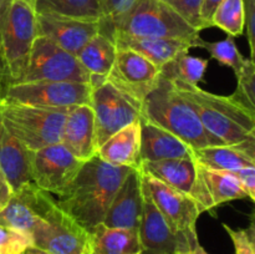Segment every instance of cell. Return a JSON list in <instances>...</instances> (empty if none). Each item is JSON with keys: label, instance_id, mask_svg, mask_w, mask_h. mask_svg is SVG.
I'll return each instance as SVG.
<instances>
[{"label": "cell", "instance_id": "cell-1", "mask_svg": "<svg viewBox=\"0 0 255 254\" xmlns=\"http://www.w3.org/2000/svg\"><path fill=\"white\" fill-rule=\"evenodd\" d=\"M131 167L114 166L99 156L82 164L69 188L59 197L57 204L84 228L101 224L107 209Z\"/></svg>", "mask_w": 255, "mask_h": 254}, {"label": "cell", "instance_id": "cell-2", "mask_svg": "<svg viewBox=\"0 0 255 254\" xmlns=\"http://www.w3.org/2000/svg\"><path fill=\"white\" fill-rule=\"evenodd\" d=\"M177 92L186 100L201 120L204 128L224 144L255 141V115L229 96L204 91L198 85L172 81Z\"/></svg>", "mask_w": 255, "mask_h": 254}, {"label": "cell", "instance_id": "cell-3", "mask_svg": "<svg viewBox=\"0 0 255 254\" xmlns=\"http://www.w3.org/2000/svg\"><path fill=\"white\" fill-rule=\"evenodd\" d=\"M141 117L176 134L193 149L224 146L223 141L204 128L194 110L177 92L173 82L162 76L156 89L142 102Z\"/></svg>", "mask_w": 255, "mask_h": 254}, {"label": "cell", "instance_id": "cell-4", "mask_svg": "<svg viewBox=\"0 0 255 254\" xmlns=\"http://www.w3.org/2000/svg\"><path fill=\"white\" fill-rule=\"evenodd\" d=\"M37 36L34 0H12L0 30V95L21 81Z\"/></svg>", "mask_w": 255, "mask_h": 254}, {"label": "cell", "instance_id": "cell-5", "mask_svg": "<svg viewBox=\"0 0 255 254\" xmlns=\"http://www.w3.org/2000/svg\"><path fill=\"white\" fill-rule=\"evenodd\" d=\"M69 110L0 101V120L12 136L29 149L36 151L61 142Z\"/></svg>", "mask_w": 255, "mask_h": 254}, {"label": "cell", "instance_id": "cell-6", "mask_svg": "<svg viewBox=\"0 0 255 254\" xmlns=\"http://www.w3.org/2000/svg\"><path fill=\"white\" fill-rule=\"evenodd\" d=\"M114 32L138 37H166L193 44L199 31L162 0H136L114 24Z\"/></svg>", "mask_w": 255, "mask_h": 254}, {"label": "cell", "instance_id": "cell-7", "mask_svg": "<svg viewBox=\"0 0 255 254\" xmlns=\"http://www.w3.org/2000/svg\"><path fill=\"white\" fill-rule=\"evenodd\" d=\"M30 236L34 248L49 254L91 253V232L60 208L56 199L49 204Z\"/></svg>", "mask_w": 255, "mask_h": 254}, {"label": "cell", "instance_id": "cell-8", "mask_svg": "<svg viewBox=\"0 0 255 254\" xmlns=\"http://www.w3.org/2000/svg\"><path fill=\"white\" fill-rule=\"evenodd\" d=\"M92 86L89 82L34 81L5 87L0 101L50 109H72L90 105Z\"/></svg>", "mask_w": 255, "mask_h": 254}, {"label": "cell", "instance_id": "cell-9", "mask_svg": "<svg viewBox=\"0 0 255 254\" xmlns=\"http://www.w3.org/2000/svg\"><path fill=\"white\" fill-rule=\"evenodd\" d=\"M90 106L94 111L97 149L112 134L139 120L142 112V102L109 81L92 89Z\"/></svg>", "mask_w": 255, "mask_h": 254}, {"label": "cell", "instance_id": "cell-10", "mask_svg": "<svg viewBox=\"0 0 255 254\" xmlns=\"http://www.w3.org/2000/svg\"><path fill=\"white\" fill-rule=\"evenodd\" d=\"M34 81H74L90 84L91 77L76 56L62 50L51 40L36 36L26 70L20 82Z\"/></svg>", "mask_w": 255, "mask_h": 254}, {"label": "cell", "instance_id": "cell-11", "mask_svg": "<svg viewBox=\"0 0 255 254\" xmlns=\"http://www.w3.org/2000/svg\"><path fill=\"white\" fill-rule=\"evenodd\" d=\"M138 168L142 173L191 197L196 202L199 213L216 208L202 173V166L194 158L141 162Z\"/></svg>", "mask_w": 255, "mask_h": 254}, {"label": "cell", "instance_id": "cell-12", "mask_svg": "<svg viewBox=\"0 0 255 254\" xmlns=\"http://www.w3.org/2000/svg\"><path fill=\"white\" fill-rule=\"evenodd\" d=\"M138 239L141 254H186L199 244L197 233L177 232L169 226L144 187Z\"/></svg>", "mask_w": 255, "mask_h": 254}, {"label": "cell", "instance_id": "cell-13", "mask_svg": "<svg viewBox=\"0 0 255 254\" xmlns=\"http://www.w3.org/2000/svg\"><path fill=\"white\" fill-rule=\"evenodd\" d=\"M85 162L76 158L64 144H50L32 152L31 182L50 194L61 196Z\"/></svg>", "mask_w": 255, "mask_h": 254}, {"label": "cell", "instance_id": "cell-14", "mask_svg": "<svg viewBox=\"0 0 255 254\" xmlns=\"http://www.w3.org/2000/svg\"><path fill=\"white\" fill-rule=\"evenodd\" d=\"M161 79V70L131 49H117L115 62L106 81L133 99L143 100L153 91Z\"/></svg>", "mask_w": 255, "mask_h": 254}, {"label": "cell", "instance_id": "cell-15", "mask_svg": "<svg viewBox=\"0 0 255 254\" xmlns=\"http://www.w3.org/2000/svg\"><path fill=\"white\" fill-rule=\"evenodd\" d=\"M142 182L152 202L174 231L197 233L196 223L201 213L191 197L148 174L142 173Z\"/></svg>", "mask_w": 255, "mask_h": 254}, {"label": "cell", "instance_id": "cell-16", "mask_svg": "<svg viewBox=\"0 0 255 254\" xmlns=\"http://www.w3.org/2000/svg\"><path fill=\"white\" fill-rule=\"evenodd\" d=\"M54 199L32 182L25 183L12 192L7 204L0 212V226L30 234Z\"/></svg>", "mask_w": 255, "mask_h": 254}, {"label": "cell", "instance_id": "cell-17", "mask_svg": "<svg viewBox=\"0 0 255 254\" xmlns=\"http://www.w3.org/2000/svg\"><path fill=\"white\" fill-rule=\"evenodd\" d=\"M37 14V12H36ZM100 32V21L60 15L37 14V36H44L76 56L80 50Z\"/></svg>", "mask_w": 255, "mask_h": 254}, {"label": "cell", "instance_id": "cell-18", "mask_svg": "<svg viewBox=\"0 0 255 254\" xmlns=\"http://www.w3.org/2000/svg\"><path fill=\"white\" fill-rule=\"evenodd\" d=\"M143 211V183L139 168H132L117 189L102 224L109 228L138 232Z\"/></svg>", "mask_w": 255, "mask_h": 254}, {"label": "cell", "instance_id": "cell-19", "mask_svg": "<svg viewBox=\"0 0 255 254\" xmlns=\"http://www.w3.org/2000/svg\"><path fill=\"white\" fill-rule=\"evenodd\" d=\"M61 143L76 158L86 162L97 154L95 117L90 105L72 107L67 112Z\"/></svg>", "mask_w": 255, "mask_h": 254}, {"label": "cell", "instance_id": "cell-20", "mask_svg": "<svg viewBox=\"0 0 255 254\" xmlns=\"http://www.w3.org/2000/svg\"><path fill=\"white\" fill-rule=\"evenodd\" d=\"M141 125V162L159 161L168 158H194L193 148L176 134L162 128L158 125L139 117Z\"/></svg>", "mask_w": 255, "mask_h": 254}, {"label": "cell", "instance_id": "cell-21", "mask_svg": "<svg viewBox=\"0 0 255 254\" xmlns=\"http://www.w3.org/2000/svg\"><path fill=\"white\" fill-rule=\"evenodd\" d=\"M32 152L12 136L0 120V169L12 191L31 182Z\"/></svg>", "mask_w": 255, "mask_h": 254}, {"label": "cell", "instance_id": "cell-22", "mask_svg": "<svg viewBox=\"0 0 255 254\" xmlns=\"http://www.w3.org/2000/svg\"><path fill=\"white\" fill-rule=\"evenodd\" d=\"M141 148V125L139 120L112 134L97 149V156L102 161L114 166L138 168Z\"/></svg>", "mask_w": 255, "mask_h": 254}, {"label": "cell", "instance_id": "cell-23", "mask_svg": "<svg viewBox=\"0 0 255 254\" xmlns=\"http://www.w3.org/2000/svg\"><path fill=\"white\" fill-rule=\"evenodd\" d=\"M193 157L201 166L213 171L255 167V141L194 149Z\"/></svg>", "mask_w": 255, "mask_h": 254}, {"label": "cell", "instance_id": "cell-24", "mask_svg": "<svg viewBox=\"0 0 255 254\" xmlns=\"http://www.w3.org/2000/svg\"><path fill=\"white\" fill-rule=\"evenodd\" d=\"M117 49H131L146 57L159 70L182 51H189L192 44L184 40L166 37H138L115 35Z\"/></svg>", "mask_w": 255, "mask_h": 254}, {"label": "cell", "instance_id": "cell-25", "mask_svg": "<svg viewBox=\"0 0 255 254\" xmlns=\"http://www.w3.org/2000/svg\"><path fill=\"white\" fill-rule=\"evenodd\" d=\"M116 52L115 39L99 32L76 55L77 60L91 77L90 84L92 89L106 81L115 62Z\"/></svg>", "mask_w": 255, "mask_h": 254}, {"label": "cell", "instance_id": "cell-26", "mask_svg": "<svg viewBox=\"0 0 255 254\" xmlns=\"http://www.w3.org/2000/svg\"><path fill=\"white\" fill-rule=\"evenodd\" d=\"M91 234L90 254H141L138 232L109 228L101 223L92 229Z\"/></svg>", "mask_w": 255, "mask_h": 254}, {"label": "cell", "instance_id": "cell-27", "mask_svg": "<svg viewBox=\"0 0 255 254\" xmlns=\"http://www.w3.org/2000/svg\"><path fill=\"white\" fill-rule=\"evenodd\" d=\"M37 14L60 15L82 20L104 19L100 0H35Z\"/></svg>", "mask_w": 255, "mask_h": 254}, {"label": "cell", "instance_id": "cell-28", "mask_svg": "<svg viewBox=\"0 0 255 254\" xmlns=\"http://www.w3.org/2000/svg\"><path fill=\"white\" fill-rule=\"evenodd\" d=\"M209 60L193 56L189 51L179 52L161 69V76L171 81L198 85L204 80Z\"/></svg>", "mask_w": 255, "mask_h": 254}, {"label": "cell", "instance_id": "cell-29", "mask_svg": "<svg viewBox=\"0 0 255 254\" xmlns=\"http://www.w3.org/2000/svg\"><path fill=\"white\" fill-rule=\"evenodd\" d=\"M202 173H203L207 187L216 207L227 202L249 199V196L241 182L229 172L213 171V169H208L202 166Z\"/></svg>", "mask_w": 255, "mask_h": 254}, {"label": "cell", "instance_id": "cell-30", "mask_svg": "<svg viewBox=\"0 0 255 254\" xmlns=\"http://www.w3.org/2000/svg\"><path fill=\"white\" fill-rule=\"evenodd\" d=\"M192 47H201V49L207 50L212 59L217 60L219 64L224 66L231 67L236 76L242 71L247 62V57H244L239 51L234 37L229 35L221 41H206L199 35L193 41Z\"/></svg>", "mask_w": 255, "mask_h": 254}, {"label": "cell", "instance_id": "cell-31", "mask_svg": "<svg viewBox=\"0 0 255 254\" xmlns=\"http://www.w3.org/2000/svg\"><path fill=\"white\" fill-rule=\"evenodd\" d=\"M213 26L229 36H241L244 32V0H223L212 16L211 27Z\"/></svg>", "mask_w": 255, "mask_h": 254}, {"label": "cell", "instance_id": "cell-32", "mask_svg": "<svg viewBox=\"0 0 255 254\" xmlns=\"http://www.w3.org/2000/svg\"><path fill=\"white\" fill-rule=\"evenodd\" d=\"M237 89L229 95L233 101L255 115V64L251 57L247 59L242 71L237 75Z\"/></svg>", "mask_w": 255, "mask_h": 254}, {"label": "cell", "instance_id": "cell-33", "mask_svg": "<svg viewBox=\"0 0 255 254\" xmlns=\"http://www.w3.org/2000/svg\"><path fill=\"white\" fill-rule=\"evenodd\" d=\"M32 247L30 234L0 226V254H25Z\"/></svg>", "mask_w": 255, "mask_h": 254}, {"label": "cell", "instance_id": "cell-34", "mask_svg": "<svg viewBox=\"0 0 255 254\" xmlns=\"http://www.w3.org/2000/svg\"><path fill=\"white\" fill-rule=\"evenodd\" d=\"M136 0H100L104 19L100 21V32L115 39L114 24L132 6Z\"/></svg>", "mask_w": 255, "mask_h": 254}, {"label": "cell", "instance_id": "cell-35", "mask_svg": "<svg viewBox=\"0 0 255 254\" xmlns=\"http://www.w3.org/2000/svg\"><path fill=\"white\" fill-rule=\"evenodd\" d=\"M162 1L168 5L192 27L198 30L199 32L201 30H203V24H202L201 19L203 0H162Z\"/></svg>", "mask_w": 255, "mask_h": 254}, {"label": "cell", "instance_id": "cell-36", "mask_svg": "<svg viewBox=\"0 0 255 254\" xmlns=\"http://www.w3.org/2000/svg\"><path fill=\"white\" fill-rule=\"evenodd\" d=\"M223 228L233 242L236 254H255V232L254 222L252 218L248 229H233L223 223Z\"/></svg>", "mask_w": 255, "mask_h": 254}, {"label": "cell", "instance_id": "cell-37", "mask_svg": "<svg viewBox=\"0 0 255 254\" xmlns=\"http://www.w3.org/2000/svg\"><path fill=\"white\" fill-rule=\"evenodd\" d=\"M244 29L251 47V59L255 50V0H244Z\"/></svg>", "mask_w": 255, "mask_h": 254}, {"label": "cell", "instance_id": "cell-38", "mask_svg": "<svg viewBox=\"0 0 255 254\" xmlns=\"http://www.w3.org/2000/svg\"><path fill=\"white\" fill-rule=\"evenodd\" d=\"M233 174L243 188L246 189L247 194L249 196L251 201H255V167H247V168L233 169V171H227Z\"/></svg>", "mask_w": 255, "mask_h": 254}, {"label": "cell", "instance_id": "cell-39", "mask_svg": "<svg viewBox=\"0 0 255 254\" xmlns=\"http://www.w3.org/2000/svg\"><path fill=\"white\" fill-rule=\"evenodd\" d=\"M223 0H203V4H202V10H201V19L202 24H203V29H208L211 27V20L213 16L214 11L218 7V5Z\"/></svg>", "mask_w": 255, "mask_h": 254}, {"label": "cell", "instance_id": "cell-40", "mask_svg": "<svg viewBox=\"0 0 255 254\" xmlns=\"http://www.w3.org/2000/svg\"><path fill=\"white\" fill-rule=\"evenodd\" d=\"M12 192L14 191H12L9 182L6 181L4 173H2L1 169H0V212H1L2 209H4V207L7 204Z\"/></svg>", "mask_w": 255, "mask_h": 254}, {"label": "cell", "instance_id": "cell-41", "mask_svg": "<svg viewBox=\"0 0 255 254\" xmlns=\"http://www.w3.org/2000/svg\"><path fill=\"white\" fill-rule=\"evenodd\" d=\"M187 254H209V253L206 251V249L203 248V247L201 246V244H198V246L194 247V248L192 249V251L189 252V253H187Z\"/></svg>", "mask_w": 255, "mask_h": 254}, {"label": "cell", "instance_id": "cell-42", "mask_svg": "<svg viewBox=\"0 0 255 254\" xmlns=\"http://www.w3.org/2000/svg\"><path fill=\"white\" fill-rule=\"evenodd\" d=\"M25 254H49V253L41 251V249H37V248H34V247H32V248H30Z\"/></svg>", "mask_w": 255, "mask_h": 254}, {"label": "cell", "instance_id": "cell-43", "mask_svg": "<svg viewBox=\"0 0 255 254\" xmlns=\"http://www.w3.org/2000/svg\"><path fill=\"white\" fill-rule=\"evenodd\" d=\"M34 1H35V0H34Z\"/></svg>", "mask_w": 255, "mask_h": 254}, {"label": "cell", "instance_id": "cell-44", "mask_svg": "<svg viewBox=\"0 0 255 254\" xmlns=\"http://www.w3.org/2000/svg\"><path fill=\"white\" fill-rule=\"evenodd\" d=\"M186 254H187V253H186Z\"/></svg>", "mask_w": 255, "mask_h": 254}]
</instances>
